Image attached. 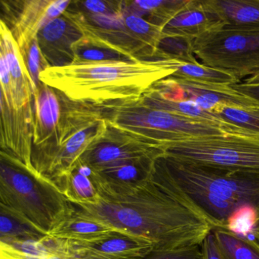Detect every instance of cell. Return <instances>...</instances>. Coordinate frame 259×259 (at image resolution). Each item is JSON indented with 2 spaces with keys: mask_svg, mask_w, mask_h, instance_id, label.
Returning a JSON list of instances; mask_svg holds the SVG:
<instances>
[{
  "mask_svg": "<svg viewBox=\"0 0 259 259\" xmlns=\"http://www.w3.org/2000/svg\"><path fill=\"white\" fill-rule=\"evenodd\" d=\"M193 52L202 64L240 81L259 71V31L217 30L195 39Z\"/></svg>",
  "mask_w": 259,
  "mask_h": 259,
  "instance_id": "8",
  "label": "cell"
},
{
  "mask_svg": "<svg viewBox=\"0 0 259 259\" xmlns=\"http://www.w3.org/2000/svg\"><path fill=\"white\" fill-rule=\"evenodd\" d=\"M108 130V122L99 108L71 101L52 140L31 154L33 168L58 189L83 154Z\"/></svg>",
  "mask_w": 259,
  "mask_h": 259,
  "instance_id": "6",
  "label": "cell"
},
{
  "mask_svg": "<svg viewBox=\"0 0 259 259\" xmlns=\"http://www.w3.org/2000/svg\"><path fill=\"white\" fill-rule=\"evenodd\" d=\"M215 114L227 124L259 136V104L251 107H224Z\"/></svg>",
  "mask_w": 259,
  "mask_h": 259,
  "instance_id": "26",
  "label": "cell"
},
{
  "mask_svg": "<svg viewBox=\"0 0 259 259\" xmlns=\"http://www.w3.org/2000/svg\"><path fill=\"white\" fill-rule=\"evenodd\" d=\"M69 0L25 1L11 29L23 57L39 31L51 21L61 17L69 7Z\"/></svg>",
  "mask_w": 259,
  "mask_h": 259,
  "instance_id": "14",
  "label": "cell"
},
{
  "mask_svg": "<svg viewBox=\"0 0 259 259\" xmlns=\"http://www.w3.org/2000/svg\"><path fill=\"white\" fill-rule=\"evenodd\" d=\"M151 91L167 101H192L205 111L214 114L221 107L259 104L255 100L239 93L228 84L192 81L172 75L156 83Z\"/></svg>",
  "mask_w": 259,
  "mask_h": 259,
  "instance_id": "9",
  "label": "cell"
},
{
  "mask_svg": "<svg viewBox=\"0 0 259 259\" xmlns=\"http://www.w3.org/2000/svg\"><path fill=\"white\" fill-rule=\"evenodd\" d=\"M253 235H254V239L259 242V220L256 221L254 227H253Z\"/></svg>",
  "mask_w": 259,
  "mask_h": 259,
  "instance_id": "34",
  "label": "cell"
},
{
  "mask_svg": "<svg viewBox=\"0 0 259 259\" xmlns=\"http://www.w3.org/2000/svg\"><path fill=\"white\" fill-rule=\"evenodd\" d=\"M163 154L161 150L130 142L109 128L107 135L89 148L79 161L101 171L135 159Z\"/></svg>",
  "mask_w": 259,
  "mask_h": 259,
  "instance_id": "10",
  "label": "cell"
},
{
  "mask_svg": "<svg viewBox=\"0 0 259 259\" xmlns=\"http://www.w3.org/2000/svg\"><path fill=\"white\" fill-rule=\"evenodd\" d=\"M32 151L48 145L57 134L63 118V95L40 82L34 93Z\"/></svg>",
  "mask_w": 259,
  "mask_h": 259,
  "instance_id": "16",
  "label": "cell"
},
{
  "mask_svg": "<svg viewBox=\"0 0 259 259\" xmlns=\"http://www.w3.org/2000/svg\"><path fill=\"white\" fill-rule=\"evenodd\" d=\"M0 259H82L66 239L47 235L37 240L0 239Z\"/></svg>",
  "mask_w": 259,
  "mask_h": 259,
  "instance_id": "17",
  "label": "cell"
},
{
  "mask_svg": "<svg viewBox=\"0 0 259 259\" xmlns=\"http://www.w3.org/2000/svg\"><path fill=\"white\" fill-rule=\"evenodd\" d=\"M72 242L82 259H145L153 250L148 239L119 230L98 242Z\"/></svg>",
  "mask_w": 259,
  "mask_h": 259,
  "instance_id": "13",
  "label": "cell"
},
{
  "mask_svg": "<svg viewBox=\"0 0 259 259\" xmlns=\"http://www.w3.org/2000/svg\"><path fill=\"white\" fill-rule=\"evenodd\" d=\"M203 259H224L213 232H210L201 244Z\"/></svg>",
  "mask_w": 259,
  "mask_h": 259,
  "instance_id": "30",
  "label": "cell"
},
{
  "mask_svg": "<svg viewBox=\"0 0 259 259\" xmlns=\"http://www.w3.org/2000/svg\"><path fill=\"white\" fill-rule=\"evenodd\" d=\"M175 67L177 71L172 76L183 79L228 85L240 82L233 75L202 63H184L176 60Z\"/></svg>",
  "mask_w": 259,
  "mask_h": 259,
  "instance_id": "25",
  "label": "cell"
},
{
  "mask_svg": "<svg viewBox=\"0 0 259 259\" xmlns=\"http://www.w3.org/2000/svg\"><path fill=\"white\" fill-rule=\"evenodd\" d=\"M83 36L81 30L69 19L57 18L47 24L37 34L43 56L55 51L67 53L73 58L72 46ZM73 62V61H72Z\"/></svg>",
  "mask_w": 259,
  "mask_h": 259,
  "instance_id": "21",
  "label": "cell"
},
{
  "mask_svg": "<svg viewBox=\"0 0 259 259\" xmlns=\"http://www.w3.org/2000/svg\"><path fill=\"white\" fill-rule=\"evenodd\" d=\"M81 4H82L83 7H84L85 10H87L89 13H92V15L116 13H111L110 3L105 2V1H101V0H89V1L81 3ZM120 10H119V11H120Z\"/></svg>",
  "mask_w": 259,
  "mask_h": 259,
  "instance_id": "31",
  "label": "cell"
},
{
  "mask_svg": "<svg viewBox=\"0 0 259 259\" xmlns=\"http://www.w3.org/2000/svg\"><path fill=\"white\" fill-rule=\"evenodd\" d=\"M222 19L208 0H189L180 13L163 28L167 35L195 40L209 32L222 29Z\"/></svg>",
  "mask_w": 259,
  "mask_h": 259,
  "instance_id": "15",
  "label": "cell"
},
{
  "mask_svg": "<svg viewBox=\"0 0 259 259\" xmlns=\"http://www.w3.org/2000/svg\"><path fill=\"white\" fill-rule=\"evenodd\" d=\"M99 109L110 130L130 142L161 151L166 144L190 138L249 133L233 125H221L150 108L139 101Z\"/></svg>",
  "mask_w": 259,
  "mask_h": 259,
  "instance_id": "4",
  "label": "cell"
},
{
  "mask_svg": "<svg viewBox=\"0 0 259 259\" xmlns=\"http://www.w3.org/2000/svg\"><path fill=\"white\" fill-rule=\"evenodd\" d=\"M224 259H259V242L228 229L212 230Z\"/></svg>",
  "mask_w": 259,
  "mask_h": 259,
  "instance_id": "22",
  "label": "cell"
},
{
  "mask_svg": "<svg viewBox=\"0 0 259 259\" xmlns=\"http://www.w3.org/2000/svg\"><path fill=\"white\" fill-rule=\"evenodd\" d=\"M0 204L50 235L75 206L49 180L1 153Z\"/></svg>",
  "mask_w": 259,
  "mask_h": 259,
  "instance_id": "5",
  "label": "cell"
},
{
  "mask_svg": "<svg viewBox=\"0 0 259 259\" xmlns=\"http://www.w3.org/2000/svg\"><path fill=\"white\" fill-rule=\"evenodd\" d=\"M118 230L145 238L153 250L200 245L213 227L150 180L133 192L105 195L97 204H74Z\"/></svg>",
  "mask_w": 259,
  "mask_h": 259,
  "instance_id": "1",
  "label": "cell"
},
{
  "mask_svg": "<svg viewBox=\"0 0 259 259\" xmlns=\"http://www.w3.org/2000/svg\"><path fill=\"white\" fill-rule=\"evenodd\" d=\"M163 155L195 164L259 172V136L227 133L166 144Z\"/></svg>",
  "mask_w": 259,
  "mask_h": 259,
  "instance_id": "7",
  "label": "cell"
},
{
  "mask_svg": "<svg viewBox=\"0 0 259 259\" xmlns=\"http://www.w3.org/2000/svg\"><path fill=\"white\" fill-rule=\"evenodd\" d=\"M58 189L73 204L94 205L101 200L96 172L80 161L62 180Z\"/></svg>",
  "mask_w": 259,
  "mask_h": 259,
  "instance_id": "19",
  "label": "cell"
},
{
  "mask_svg": "<svg viewBox=\"0 0 259 259\" xmlns=\"http://www.w3.org/2000/svg\"><path fill=\"white\" fill-rule=\"evenodd\" d=\"M24 58L26 62L27 67H28L33 81L35 84L36 87L37 88L40 83V80H39V75H40V72L51 66L40 51L37 37L31 41L28 52L25 54Z\"/></svg>",
  "mask_w": 259,
  "mask_h": 259,
  "instance_id": "28",
  "label": "cell"
},
{
  "mask_svg": "<svg viewBox=\"0 0 259 259\" xmlns=\"http://www.w3.org/2000/svg\"><path fill=\"white\" fill-rule=\"evenodd\" d=\"M116 230L118 229L75 206L72 213L50 235L74 242L92 243L106 239Z\"/></svg>",
  "mask_w": 259,
  "mask_h": 259,
  "instance_id": "18",
  "label": "cell"
},
{
  "mask_svg": "<svg viewBox=\"0 0 259 259\" xmlns=\"http://www.w3.org/2000/svg\"><path fill=\"white\" fill-rule=\"evenodd\" d=\"M243 82L248 84H259V71L247 78Z\"/></svg>",
  "mask_w": 259,
  "mask_h": 259,
  "instance_id": "33",
  "label": "cell"
},
{
  "mask_svg": "<svg viewBox=\"0 0 259 259\" xmlns=\"http://www.w3.org/2000/svg\"><path fill=\"white\" fill-rule=\"evenodd\" d=\"M145 259H203V254L199 245H191L162 251L152 250Z\"/></svg>",
  "mask_w": 259,
  "mask_h": 259,
  "instance_id": "29",
  "label": "cell"
},
{
  "mask_svg": "<svg viewBox=\"0 0 259 259\" xmlns=\"http://www.w3.org/2000/svg\"><path fill=\"white\" fill-rule=\"evenodd\" d=\"M176 60L156 57L50 66L39 80L72 102L102 107L139 101L156 83L177 72Z\"/></svg>",
  "mask_w": 259,
  "mask_h": 259,
  "instance_id": "2",
  "label": "cell"
},
{
  "mask_svg": "<svg viewBox=\"0 0 259 259\" xmlns=\"http://www.w3.org/2000/svg\"><path fill=\"white\" fill-rule=\"evenodd\" d=\"M154 169L172 180L176 199L213 229L230 228L245 208L259 220V172L195 164L163 154Z\"/></svg>",
  "mask_w": 259,
  "mask_h": 259,
  "instance_id": "3",
  "label": "cell"
},
{
  "mask_svg": "<svg viewBox=\"0 0 259 259\" xmlns=\"http://www.w3.org/2000/svg\"><path fill=\"white\" fill-rule=\"evenodd\" d=\"M222 19V29L259 31V0H208Z\"/></svg>",
  "mask_w": 259,
  "mask_h": 259,
  "instance_id": "20",
  "label": "cell"
},
{
  "mask_svg": "<svg viewBox=\"0 0 259 259\" xmlns=\"http://www.w3.org/2000/svg\"><path fill=\"white\" fill-rule=\"evenodd\" d=\"M160 156H146L104 170L95 171L101 198L128 193L148 183L156 160Z\"/></svg>",
  "mask_w": 259,
  "mask_h": 259,
  "instance_id": "12",
  "label": "cell"
},
{
  "mask_svg": "<svg viewBox=\"0 0 259 259\" xmlns=\"http://www.w3.org/2000/svg\"><path fill=\"white\" fill-rule=\"evenodd\" d=\"M139 101L144 105L155 110H164L186 117L214 122L221 125H230L223 122L214 113L205 111L192 101H167L160 98L151 90L148 91Z\"/></svg>",
  "mask_w": 259,
  "mask_h": 259,
  "instance_id": "23",
  "label": "cell"
},
{
  "mask_svg": "<svg viewBox=\"0 0 259 259\" xmlns=\"http://www.w3.org/2000/svg\"><path fill=\"white\" fill-rule=\"evenodd\" d=\"M232 89L259 102V84H248L244 82L232 84Z\"/></svg>",
  "mask_w": 259,
  "mask_h": 259,
  "instance_id": "32",
  "label": "cell"
},
{
  "mask_svg": "<svg viewBox=\"0 0 259 259\" xmlns=\"http://www.w3.org/2000/svg\"><path fill=\"white\" fill-rule=\"evenodd\" d=\"M0 53L5 57L11 75L16 111L33 117L31 99L37 87L30 75L20 48L4 20L0 23Z\"/></svg>",
  "mask_w": 259,
  "mask_h": 259,
  "instance_id": "11",
  "label": "cell"
},
{
  "mask_svg": "<svg viewBox=\"0 0 259 259\" xmlns=\"http://www.w3.org/2000/svg\"><path fill=\"white\" fill-rule=\"evenodd\" d=\"M193 41L186 37L167 35L163 33L157 47V56L184 63H198L193 52Z\"/></svg>",
  "mask_w": 259,
  "mask_h": 259,
  "instance_id": "27",
  "label": "cell"
},
{
  "mask_svg": "<svg viewBox=\"0 0 259 259\" xmlns=\"http://www.w3.org/2000/svg\"><path fill=\"white\" fill-rule=\"evenodd\" d=\"M45 236L28 220L0 204V239L37 240Z\"/></svg>",
  "mask_w": 259,
  "mask_h": 259,
  "instance_id": "24",
  "label": "cell"
}]
</instances>
